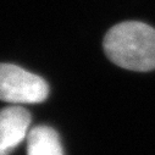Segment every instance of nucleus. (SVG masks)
Segmentation results:
<instances>
[{
	"label": "nucleus",
	"instance_id": "nucleus-1",
	"mask_svg": "<svg viewBox=\"0 0 155 155\" xmlns=\"http://www.w3.org/2000/svg\"><path fill=\"white\" fill-rule=\"evenodd\" d=\"M106 56L122 68H155V29L143 22L127 21L114 26L104 38Z\"/></svg>",
	"mask_w": 155,
	"mask_h": 155
},
{
	"label": "nucleus",
	"instance_id": "nucleus-3",
	"mask_svg": "<svg viewBox=\"0 0 155 155\" xmlns=\"http://www.w3.org/2000/svg\"><path fill=\"white\" fill-rule=\"evenodd\" d=\"M31 126V114L21 106L0 110V155H10L27 138Z\"/></svg>",
	"mask_w": 155,
	"mask_h": 155
},
{
	"label": "nucleus",
	"instance_id": "nucleus-2",
	"mask_svg": "<svg viewBox=\"0 0 155 155\" xmlns=\"http://www.w3.org/2000/svg\"><path fill=\"white\" fill-rule=\"evenodd\" d=\"M48 83L34 73L11 64H0V100L11 104H38L48 98Z\"/></svg>",
	"mask_w": 155,
	"mask_h": 155
},
{
	"label": "nucleus",
	"instance_id": "nucleus-4",
	"mask_svg": "<svg viewBox=\"0 0 155 155\" xmlns=\"http://www.w3.org/2000/svg\"><path fill=\"white\" fill-rule=\"evenodd\" d=\"M27 155H65L59 134L49 126H37L27 136Z\"/></svg>",
	"mask_w": 155,
	"mask_h": 155
}]
</instances>
